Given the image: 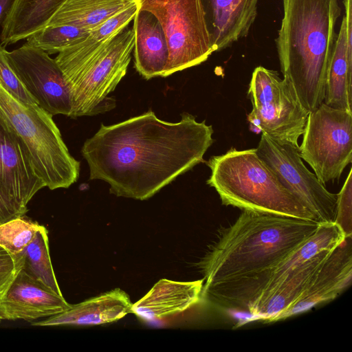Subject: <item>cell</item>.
Here are the masks:
<instances>
[{
  "label": "cell",
  "instance_id": "6da1fadb",
  "mask_svg": "<svg viewBox=\"0 0 352 352\" xmlns=\"http://www.w3.org/2000/svg\"><path fill=\"white\" fill-rule=\"evenodd\" d=\"M177 122L159 119L149 110L106 126L81 149L89 179H100L118 197L146 200L177 177L204 162L214 142L212 125L183 113Z\"/></svg>",
  "mask_w": 352,
  "mask_h": 352
},
{
  "label": "cell",
  "instance_id": "7a4b0ae2",
  "mask_svg": "<svg viewBox=\"0 0 352 352\" xmlns=\"http://www.w3.org/2000/svg\"><path fill=\"white\" fill-rule=\"evenodd\" d=\"M317 221L242 210L197 263L203 286L270 268L318 230Z\"/></svg>",
  "mask_w": 352,
  "mask_h": 352
},
{
  "label": "cell",
  "instance_id": "3957f363",
  "mask_svg": "<svg viewBox=\"0 0 352 352\" xmlns=\"http://www.w3.org/2000/svg\"><path fill=\"white\" fill-rule=\"evenodd\" d=\"M283 4L275 40L281 72L310 113L324 102L341 9L338 0H283Z\"/></svg>",
  "mask_w": 352,
  "mask_h": 352
},
{
  "label": "cell",
  "instance_id": "277c9868",
  "mask_svg": "<svg viewBox=\"0 0 352 352\" xmlns=\"http://www.w3.org/2000/svg\"><path fill=\"white\" fill-rule=\"evenodd\" d=\"M207 164L211 170L207 184L216 190L223 205L317 221L283 186L256 148H231L211 157Z\"/></svg>",
  "mask_w": 352,
  "mask_h": 352
},
{
  "label": "cell",
  "instance_id": "5b68a950",
  "mask_svg": "<svg viewBox=\"0 0 352 352\" xmlns=\"http://www.w3.org/2000/svg\"><path fill=\"white\" fill-rule=\"evenodd\" d=\"M0 120L21 142L46 187L67 188L78 180L80 162L69 153L52 116L38 104L21 102L1 84Z\"/></svg>",
  "mask_w": 352,
  "mask_h": 352
},
{
  "label": "cell",
  "instance_id": "8992f818",
  "mask_svg": "<svg viewBox=\"0 0 352 352\" xmlns=\"http://www.w3.org/2000/svg\"><path fill=\"white\" fill-rule=\"evenodd\" d=\"M134 39L133 29L126 28L85 60L59 65L71 93L70 118L103 113L116 107L109 94L126 73Z\"/></svg>",
  "mask_w": 352,
  "mask_h": 352
},
{
  "label": "cell",
  "instance_id": "52a82bcc",
  "mask_svg": "<svg viewBox=\"0 0 352 352\" xmlns=\"http://www.w3.org/2000/svg\"><path fill=\"white\" fill-rule=\"evenodd\" d=\"M345 239L336 223H320L311 237L276 265L256 273L203 286L201 298L218 307L246 311L256 298L287 280L318 254L333 250Z\"/></svg>",
  "mask_w": 352,
  "mask_h": 352
},
{
  "label": "cell",
  "instance_id": "ba28073f",
  "mask_svg": "<svg viewBox=\"0 0 352 352\" xmlns=\"http://www.w3.org/2000/svg\"><path fill=\"white\" fill-rule=\"evenodd\" d=\"M151 12L166 36L169 56L163 77L196 66L214 52L202 0H135Z\"/></svg>",
  "mask_w": 352,
  "mask_h": 352
},
{
  "label": "cell",
  "instance_id": "9c48e42d",
  "mask_svg": "<svg viewBox=\"0 0 352 352\" xmlns=\"http://www.w3.org/2000/svg\"><path fill=\"white\" fill-rule=\"evenodd\" d=\"M248 95L252 111L248 120L252 131L262 132L281 144L299 147L309 112L292 85L276 71L258 66L252 72Z\"/></svg>",
  "mask_w": 352,
  "mask_h": 352
},
{
  "label": "cell",
  "instance_id": "30bf717a",
  "mask_svg": "<svg viewBox=\"0 0 352 352\" xmlns=\"http://www.w3.org/2000/svg\"><path fill=\"white\" fill-rule=\"evenodd\" d=\"M302 135L300 155L318 180H338L352 160V112L322 102L309 113Z\"/></svg>",
  "mask_w": 352,
  "mask_h": 352
},
{
  "label": "cell",
  "instance_id": "8fae6325",
  "mask_svg": "<svg viewBox=\"0 0 352 352\" xmlns=\"http://www.w3.org/2000/svg\"><path fill=\"white\" fill-rule=\"evenodd\" d=\"M298 148L279 143L262 133L256 151L283 186L319 223H333L337 194L329 192L315 173L306 167Z\"/></svg>",
  "mask_w": 352,
  "mask_h": 352
},
{
  "label": "cell",
  "instance_id": "7c38bea8",
  "mask_svg": "<svg viewBox=\"0 0 352 352\" xmlns=\"http://www.w3.org/2000/svg\"><path fill=\"white\" fill-rule=\"evenodd\" d=\"M6 59L37 104L51 114L70 117L72 101L69 87L54 58L27 43L11 52Z\"/></svg>",
  "mask_w": 352,
  "mask_h": 352
},
{
  "label": "cell",
  "instance_id": "4fadbf2b",
  "mask_svg": "<svg viewBox=\"0 0 352 352\" xmlns=\"http://www.w3.org/2000/svg\"><path fill=\"white\" fill-rule=\"evenodd\" d=\"M70 305L63 295L19 270L0 294V318L32 322L62 313Z\"/></svg>",
  "mask_w": 352,
  "mask_h": 352
},
{
  "label": "cell",
  "instance_id": "5bb4252c",
  "mask_svg": "<svg viewBox=\"0 0 352 352\" xmlns=\"http://www.w3.org/2000/svg\"><path fill=\"white\" fill-rule=\"evenodd\" d=\"M352 236L333 249L311 283L297 301L277 316L274 322L305 312L337 298L351 283Z\"/></svg>",
  "mask_w": 352,
  "mask_h": 352
},
{
  "label": "cell",
  "instance_id": "9a60e30c",
  "mask_svg": "<svg viewBox=\"0 0 352 352\" xmlns=\"http://www.w3.org/2000/svg\"><path fill=\"white\" fill-rule=\"evenodd\" d=\"M0 187L19 208L27 205L45 183L36 175L21 142L0 120Z\"/></svg>",
  "mask_w": 352,
  "mask_h": 352
},
{
  "label": "cell",
  "instance_id": "2e32d148",
  "mask_svg": "<svg viewBox=\"0 0 352 352\" xmlns=\"http://www.w3.org/2000/svg\"><path fill=\"white\" fill-rule=\"evenodd\" d=\"M203 285V279L192 281L161 279L146 295L132 304L129 313L150 321L179 314L200 300Z\"/></svg>",
  "mask_w": 352,
  "mask_h": 352
},
{
  "label": "cell",
  "instance_id": "e0dca14e",
  "mask_svg": "<svg viewBox=\"0 0 352 352\" xmlns=\"http://www.w3.org/2000/svg\"><path fill=\"white\" fill-rule=\"evenodd\" d=\"M132 302L120 288L70 307L62 313L33 322L34 326H94L113 322L129 314Z\"/></svg>",
  "mask_w": 352,
  "mask_h": 352
},
{
  "label": "cell",
  "instance_id": "ac0fdd59",
  "mask_svg": "<svg viewBox=\"0 0 352 352\" xmlns=\"http://www.w3.org/2000/svg\"><path fill=\"white\" fill-rule=\"evenodd\" d=\"M133 21L135 34L133 51L136 70L146 80L163 77L169 52L159 21L151 12L139 10Z\"/></svg>",
  "mask_w": 352,
  "mask_h": 352
},
{
  "label": "cell",
  "instance_id": "d6986e66",
  "mask_svg": "<svg viewBox=\"0 0 352 352\" xmlns=\"http://www.w3.org/2000/svg\"><path fill=\"white\" fill-rule=\"evenodd\" d=\"M331 250L318 254L287 280L256 298L248 306L246 311L252 316L253 319L264 322H274L277 316L301 296Z\"/></svg>",
  "mask_w": 352,
  "mask_h": 352
},
{
  "label": "cell",
  "instance_id": "ffe728a7",
  "mask_svg": "<svg viewBox=\"0 0 352 352\" xmlns=\"http://www.w3.org/2000/svg\"><path fill=\"white\" fill-rule=\"evenodd\" d=\"M258 0H210L214 52L223 50L248 34L257 14Z\"/></svg>",
  "mask_w": 352,
  "mask_h": 352
},
{
  "label": "cell",
  "instance_id": "44dd1931",
  "mask_svg": "<svg viewBox=\"0 0 352 352\" xmlns=\"http://www.w3.org/2000/svg\"><path fill=\"white\" fill-rule=\"evenodd\" d=\"M65 0H14L2 23L3 45L26 39L46 26Z\"/></svg>",
  "mask_w": 352,
  "mask_h": 352
},
{
  "label": "cell",
  "instance_id": "7402d4cb",
  "mask_svg": "<svg viewBox=\"0 0 352 352\" xmlns=\"http://www.w3.org/2000/svg\"><path fill=\"white\" fill-rule=\"evenodd\" d=\"M135 0H65L47 25L91 30L131 6Z\"/></svg>",
  "mask_w": 352,
  "mask_h": 352
},
{
  "label": "cell",
  "instance_id": "603a6c76",
  "mask_svg": "<svg viewBox=\"0 0 352 352\" xmlns=\"http://www.w3.org/2000/svg\"><path fill=\"white\" fill-rule=\"evenodd\" d=\"M344 16L328 69L324 102L332 108L352 112V53L347 49Z\"/></svg>",
  "mask_w": 352,
  "mask_h": 352
},
{
  "label": "cell",
  "instance_id": "cb8c5ba5",
  "mask_svg": "<svg viewBox=\"0 0 352 352\" xmlns=\"http://www.w3.org/2000/svg\"><path fill=\"white\" fill-rule=\"evenodd\" d=\"M138 11L135 1L131 6L91 30L81 41L59 52L54 58L58 65L85 60L107 45L133 21Z\"/></svg>",
  "mask_w": 352,
  "mask_h": 352
},
{
  "label": "cell",
  "instance_id": "d4e9b609",
  "mask_svg": "<svg viewBox=\"0 0 352 352\" xmlns=\"http://www.w3.org/2000/svg\"><path fill=\"white\" fill-rule=\"evenodd\" d=\"M47 230L40 226L31 242L14 258L16 271L23 270L59 295H63L52 265Z\"/></svg>",
  "mask_w": 352,
  "mask_h": 352
},
{
  "label": "cell",
  "instance_id": "484cf974",
  "mask_svg": "<svg viewBox=\"0 0 352 352\" xmlns=\"http://www.w3.org/2000/svg\"><path fill=\"white\" fill-rule=\"evenodd\" d=\"M91 30L72 25H47L31 34L27 43L49 54L59 53L83 39Z\"/></svg>",
  "mask_w": 352,
  "mask_h": 352
},
{
  "label": "cell",
  "instance_id": "4316f807",
  "mask_svg": "<svg viewBox=\"0 0 352 352\" xmlns=\"http://www.w3.org/2000/svg\"><path fill=\"white\" fill-rule=\"evenodd\" d=\"M41 225L17 217L0 225V245L16 258L33 239Z\"/></svg>",
  "mask_w": 352,
  "mask_h": 352
},
{
  "label": "cell",
  "instance_id": "83f0119b",
  "mask_svg": "<svg viewBox=\"0 0 352 352\" xmlns=\"http://www.w3.org/2000/svg\"><path fill=\"white\" fill-rule=\"evenodd\" d=\"M336 223L346 238L352 236V171L350 170L340 191L337 194Z\"/></svg>",
  "mask_w": 352,
  "mask_h": 352
},
{
  "label": "cell",
  "instance_id": "f1b7e54d",
  "mask_svg": "<svg viewBox=\"0 0 352 352\" xmlns=\"http://www.w3.org/2000/svg\"><path fill=\"white\" fill-rule=\"evenodd\" d=\"M6 51L5 47L0 45V84L21 102L37 104L9 65L6 57Z\"/></svg>",
  "mask_w": 352,
  "mask_h": 352
},
{
  "label": "cell",
  "instance_id": "f546056e",
  "mask_svg": "<svg viewBox=\"0 0 352 352\" xmlns=\"http://www.w3.org/2000/svg\"><path fill=\"white\" fill-rule=\"evenodd\" d=\"M16 272L13 256L0 245V294L12 282Z\"/></svg>",
  "mask_w": 352,
  "mask_h": 352
},
{
  "label": "cell",
  "instance_id": "4dcf8cb0",
  "mask_svg": "<svg viewBox=\"0 0 352 352\" xmlns=\"http://www.w3.org/2000/svg\"><path fill=\"white\" fill-rule=\"evenodd\" d=\"M25 213L10 199L0 187V225L13 219L24 217Z\"/></svg>",
  "mask_w": 352,
  "mask_h": 352
},
{
  "label": "cell",
  "instance_id": "1f68e13d",
  "mask_svg": "<svg viewBox=\"0 0 352 352\" xmlns=\"http://www.w3.org/2000/svg\"><path fill=\"white\" fill-rule=\"evenodd\" d=\"M14 1V0H0V24L3 23Z\"/></svg>",
  "mask_w": 352,
  "mask_h": 352
},
{
  "label": "cell",
  "instance_id": "d6a6232c",
  "mask_svg": "<svg viewBox=\"0 0 352 352\" xmlns=\"http://www.w3.org/2000/svg\"><path fill=\"white\" fill-rule=\"evenodd\" d=\"M1 318H0V321H1Z\"/></svg>",
  "mask_w": 352,
  "mask_h": 352
}]
</instances>
